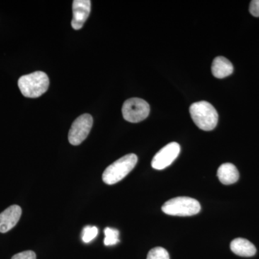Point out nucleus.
<instances>
[{"mask_svg": "<svg viewBox=\"0 0 259 259\" xmlns=\"http://www.w3.org/2000/svg\"><path fill=\"white\" fill-rule=\"evenodd\" d=\"M191 117L195 125L204 131L215 128L218 122V114L214 107L206 101L192 104L190 106Z\"/></svg>", "mask_w": 259, "mask_h": 259, "instance_id": "f257e3e1", "label": "nucleus"}, {"mask_svg": "<svg viewBox=\"0 0 259 259\" xmlns=\"http://www.w3.org/2000/svg\"><path fill=\"white\" fill-rule=\"evenodd\" d=\"M18 87L23 96L37 98L44 95L49 89V76L42 71H35L21 76L18 80Z\"/></svg>", "mask_w": 259, "mask_h": 259, "instance_id": "f03ea898", "label": "nucleus"}, {"mask_svg": "<svg viewBox=\"0 0 259 259\" xmlns=\"http://www.w3.org/2000/svg\"><path fill=\"white\" fill-rule=\"evenodd\" d=\"M137 162V156L134 153L125 155L107 167L102 175V180L107 185H115L134 169Z\"/></svg>", "mask_w": 259, "mask_h": 259, "instance_id": "7ed1b4c3", "label": "nucleus"}, {"mask_svg": "<svg viewBox=\"0 0 259 259\" xmlns=\"http://www.w3.org/2000/svg\"><path fill=\"white\" fill-rule=\"evenodd\" d=\"M201 210L198 201L187 197H179L167 201L162 207V211L173 216H192Z\"/></svg>", "mask_w": 259, "mask_h": 259, "instance_id": "20e7f679", "label": "nucleus"}, {"mask_svg": "<svg viewBox=\"0 0 259 259\" xmlns=\"http://www.w3.org/2000/svg\"><path fill=\"white\" fill-rule=\"evenodd\" d=\"M122 115L130 122H141L149 115L150 106L148 102L140 98H131L124 102Z\"/></svg>", "mask_w": 259, "mask_h": 259, "instance_id": "39448f33", "label": "nucleus"}, {"mask_svg": "<svg viewBox=\"0 0 259 259\" xmlns=\"http://www.w3.org/2000/svg\"><path fill=\"white\" fill-rule=\"evenodd\" d=\"M93 125V118L90 114H83L79 116L73 122L70 128L69 141L74 146H78L88 138Z\"/></svg>", "mask_w": 259, "mask_h": 259, "instance_id": "423d86ee", "label": "nucleus"}, {"mask_svg": "<svg viewBox=\"0 0 259 259\" xmlns=\"http://www.w3.org/2000/svg\"><path fill=\"white\" fill-rule=\"evenodd\" d=\"M180 153V144L176 142L170 143L161 150L153 157L151 166L154 169L163 170L176 160Z\"/></svg>", "mask_w": 259, "mask_h": 259, "instance_id": "0eeeda50", "label": "nucleus"}, {"mask_svg": "<svg viewBox=\"0 0 259 259\" xmlns=\"http://www.w3.org/2000/svg\"><path fill=\"white\" fill-rule=\"evenodd\" d=\"M91 12V1L75 0L73 2V19L71 26L74 30L82 28Z\"/></svg>", "mask_w": 259, "mask_h": 259, "instance_id": "6e6552de", "label": "nucleus"}, {"mask_svg": "<svg viewBox=\"0 0 259 259\" xmlns=\"http://www.w3.org/2000/svg\"><path fill=\"white\" fill-rule=\"evenodd\" d=\"M21 214V207L16 204L0 213V233H5L13 229L18 224Z\"/></svg>", "mask_w": 259, "mask_h": 259, "instance_id": "1a4fd4ad", "label": "nucleus"}, {"mask_svg": "<svg viewBox=\"0 0 259 259\" xmlns=\"http://www.w3.org/2000/svg\"><path fill=\"white\" fill-rule=\"evenodd\" d=\"M233 66L231 61L223 56H218L212 61V73L214 77L223 79L233 74Z\"/></svg>", "mask_w": 259, "mask_h": 259, "instance_id": "9d476101", "label": "nucleus"}, {"mask_svg": "<svg viewBox=\"0 0 259 259\" xmlns=\"http://www.w3.org/2000/svg\"><path fill=\"white\" fill-rule=\"evenodd\" d=\"M218 177L223 185L236 183L239 179V172L233 163H223L218 170Z\"/></svg>", "mask_w": 259, "mask_h": 259, "instance_id": "9b49d317", "label": "nucleus"}, {"mask_svg": "<svg viewBox=\"0 0 259 259\" xmlns=\"http://www.w3.org/2000/svg\"><path fill=\"white\" fill-rule=\"evenodd\" d=\"M231 249L235 254L243 257L253 256L256 253V248L253 243L244 238H236L231 243Z\"/></svg>", "mask_w": 259, "mask_h": 259, "instance_id": "f8f14e48", "label": "nucleus"}, {"mask_svg": "<svg viewBox=\"0 0 259 259\" xmlns=\"http://www.w3.org/2000/svg\"><path fill=\"white\" fill-rule=\"evenodd\" d=\"M119 231L116 229H112L110 228H106L105 229V241L104 243L107 246L109 245H114L117 244L120 242L119 240Z\"/></svg>", "mask_w": 259, "mask_h": 259, "instance_id": "ddd939ff", "label": "nucleus"}, {"mask_svg": "<svg viewBox=\"0 0 259 259\" xmlns=\"http://www.w3.org/2000/svg\"><path fill=\"white\" fill-rule=\"evenodd\" d=\"M98 235V228L95 226H86L81 233V238L84 243H90L93 241Z\"/></svg>", "mask_w": 259, "mask_h": 259, "instance_id": "4468645a", "label": "nucleus"}, {"mask_svg": "<svg viewBox=\"0 0 259 259\" xmlns=\"http://www.w3.org/2000/svg\"><path fill=\"white\" fill-rule=\"evenodd\" d=\"M146 259H170L169 254L165 248L156 247L148 252Z\"/></svg>", "mask_w": 259, "mask_h": 259, "instance_id": "2eb2a0df", "label": "nucleus"}, {"mask_svg": "<svg viewBox=\"0 0 259 259\" xmlns=\"http://www.w3.org/2000/svg\"><path fill=\"white\" fill-rule=\"evenodd\" d=\"M11 259H36V254L32 250H26L17 253Z\"/></svg>", "mask_w": 259, "mask_h": 259, "instance_id": "dca6fc26", "label": "nucleus"}, {"mask_svg": "<svg viewBox=\"0 0 259 259\" xmlns=\"http://www.w3.org/2000/svg\"><path fill=\"white\" fill-rule=\"evenodd\" d=\"M249 12L253 16L259 17V0H253L250 2Z\"/></svg>", "mask_w": 259, "mask_h": 259, "instance_id": "f3484780", "label": "nucleus"}]
</instances>
